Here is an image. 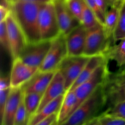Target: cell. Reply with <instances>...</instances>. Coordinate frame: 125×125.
Returning <instances> with one entry per match:
<instances>
[{
	"label": "cell",
	"instance_id": "e575fe53",
	"mask_svg": "<svg viewBox=\"0 0 125 125\" xmlns=\"http://www.w3.org/2000/svg\"><path fill=\"white\" fill-rule=\"evenodd\" d=\"M57 115H58V113L52 114L50 117H48L46 119L41 121L35 125H51L54 122L57 120Z\"/></svg>",
	"mask_w": 125,
	"mask_h": 125
},
{
	"label": "cell",
	"instance_id": "7c38bea8",
	"mask_svg": "<svg viewBox=\"0 0 125 125\" xmlns=\"http://www.w3.org/2000/svg\"><path fill=\"white\" fill-rule=\"evenodd\" d=\"M59 26L62 34L66 35L81 24L80 21L72 15L65 0H53Z\"/></svg>",
	"mask_w": 125,
	"mask_h": 125
},
{
	"label": "cell",
	"instance_id": "cb8c5ba5",
	"mask_svg": "<svg viewBox=\"0 0 125 125\" xmlns=\"http://www.w3.org/2000/svg\"><path fill=\"white\" fill-rule=\"evenodd\" d=\"M112 39L114 43L125 39V0L121 6L118 23L114 32Z\"/></svg>",
	"mask_w": 125,
	"mask_h": 125
},
{
	"label": "cell",
	"instance_id": "603a6c76",
	"mask_svg": "<svg viewBox=\"0 0 125 125\" xmlns=\"http://www.w3.org/2000/svg\"><path fill=\"white\" fill-rule=\"evenodd\" d=\"M81 24L86 29H91L100 24L95 12L86 4L82 13Z\"/></svg>",
	"mask_w": 125,
	"mask_h": 125
},
{
	"label": "cell",
	"instance_id": "f546056e",
	"mask_svg": "<svg viewBox=\"0 0 125 125\" xmlns=\"http://www.w3.org/2000/svg\"><path fill=\"white\" fill-rule=\"evenodd\" d=\"M84 1H85V4L95 12L100 24L103 26L104 23L105 16L101 12L100 9L97 6L96 2H95V0H84Z\"/></svg>",
	"mask_w": 125,
	"mask_h": 125
},
{
	"label": "cell",
	"instance_id": "4316f807",
	"mask_svg": "<svg viewBox=\"0 0 125 125\" xmlns=\"http://www.w3.org/2000/svg\"><path fill=\"white\" fill-rule=\"evenodd\" d=\"M99 125H125V119L101 114L99 115Z\"/></svg>",
	"mask_w": 125,
	"mask_h": 125
},
{
	"label": "cell",
	"instance_id": "5b68a950",
	"mask_svg": "<svg viewBox=\"0 0 125 125\" xmlns=\"http://www.w3.org/2000/svg\"><path fill=\"white\" fill-rule=\"evenodd\" d=\"M39 26L42 40L51 41L61 34L53 1L42 5Z\"/></svg>",
	"mask_w": 125,
	"mask_h": 125
},
{
	"label": "cell",
	"instance_id": "7402d4cb",
	"mask_svg": "<svg viewBox=\"0 0 125 125\" xmlns=\"http://www.w3.org/2000/svg\"><path fill=\"white\" fill-rule=\"evenodd\" d=\"M43 94L39 93H23V100L25 105L28 120H30L39 109Z\"/></svg>",
	"mask_w": 125,
	"mask_h": 125
},
{
	"label": "cell",
	"instance_id": "e0dca14e",
	"mask_svg": "<svg viewBox=\"0 0 125 125\" xmlns=\"http://www.w3.org/2000/svg\"><path fill=\"white\" fill-rule=\"evenodd\" d=\"M105 62H106V59L104 55H99V56L90 57L85 64L84 68H83L80 75L79 76L70 89L68 90H73L78 85L87 80L92 75L95 71Z\"/></svg>",
	"mask_w": 125,
	"mask_h": 125
},
{
	"label": "cell",
	"instance_id": "8992f818",
	"mask_svg": "<svg viewBox=\"0 0 125 125\" xmlns=\"http://www.w3.org/2000/svg\"><path fill=\"white\" fill-rule=\"evenodd\" d=\"M109 73V71L106 61L95 71L87 80L73 90L76 96V103L73 112L88 98L90 97L100 85L103 84Z\"/></svg>",
	"mask_w": 125,
	"mask_h": 125
},
{
	"label": "cell",
	"instance_id": "44dd1931",
	"mask_svg": "<svg viewBox=\"0 0 125 125\" xmlns=\"http://www.w3.org/2000/svg\"><path fill=\"white\" fill-rule=\"evenodd\" d=\"M122 4H112L109 7L105 15L103 27L107 35L111 39H112L114 32L118 23Z\"/></svg>",
	"mask_w": 125,
	"mask_h": 125
},
{
	"label": "cell",
	"instance_id": "ab89813d",
	"mask_svg": "<svg viewBox=\"0 0 125 125\" xmlns=\"http://www.w3.org/2000/svg\"><path fill=\"white\" fill-rule=\"evenodd\" d=\"M120 71H123V72H125V66L124 67H123V68H122V69L121 70H120Z\"/></svg>",
	"mask_w": 125,
	"mask_h": 125
},
{
	"label": "cell",
	"instance_id": "83f0119b",
	"mask_svg": "<svg viewBox=\"0 0 125 125\" xmlns=\"http://www.w3.org/2000/svg\"><path fill=\"white\" fill-rule=\"evenodd\" d=\"M102 114L125 119V101L117 104Z\"/></svg>",
	"mask_w": 125,
	"mask_h": 125
},
{
	"label": "cell",
	"instance_id": "ba28073f",
	"mask_svg": "<svg viewBox=\"0 0 125 125\" xmlns=\"http://www.w3.org/2000/svg\"><path fill=\"white\" fill-rule=\"evenodd\" d=\"M90 57L85 56H67L58 68L63 76L66 92L70 89L80 75Z\"/></svg>",
	"mask_w": 125,
	"mask_h": 125
},
{
	"label": "cell",
	"instance_id": "9c48e42d",
	"mask_svg": "<svg viewBox=\"0 0 125 125\" xmlns=\"http://www.w3.org/2000/svg\"><path fill=\"white\" fill-rule=\"evenodd\" d=\"M9 42L12 59L18 58L28 45L26 38L10 11L6 20Z\"/></svg>",
	"mask_w": 125,
	"mask_h": 125
},
{
	"label": "cell",
	"instance_id": "52a82bcc",
	"mask_svg": "<svg viewBox=\"0 0 125 125\" xmlns=\"http://www.w3.org/2000/svg\"><path fill=\"white\" fill-rule=\"evenodd\" d=\"M67 56L65 35L61 34L51 40V44L43 62L39 68V72H55Z\"/></svg>",
	"mask_w": 125,
	"mask_h": 125
},
{
	"label": "cell",
	"instance_id": "484cf974",
	"mask_svg": "<svg viewBox=\"0 0 125 125\" xmlns=\"http://www.w3.org/2000/svg\"><path fill=\"white\" fill-rule=\"evenodd\" d=\"M29 120L27 117V112L26 110L25 105L23 100V95L21 102L18 106L17 114L15 118L14 125H28Z\"/></svg>",
	"mask_w": 125,
	"mask_h": 125
},
{
	"label": "cell",
	"instance_id": "d590c367",
	"mask_svg": "<svg viewBox=\"0 0 125 125\" xmlns=\"http://www.w3.org/2000/svg\"><path fill=\"white\" fill-rule=\"evenodd\" d=\"M52 1H53V0H9V2L10 4V3H12V2H17V1H28V2H39V3H46V2H51Z\"/></svg>",
	"mask_w": 125,
	"mask_h": 125
},
{
	"label": "cell",
	"instance_id": "4dcf8cb0",
	"mask_svg": "<svg viewBox=\"0 0 125 125\" xmlns=\"http://www.w3.org/2000/svg\"><path fill=\"white\" fill-rule=\"evenodd\" d=\"M11 88L0 90V117H2L5 107L10 92Z\"/></svg>",
	"mask_w": 125,
	"mask_h": 125
},
{
	"label": "cell",
	"instance_id": "9a60e30c",
	"mask_svg": "<svg viewBox=\"0 0 125 125\" xmlns=\"http://www.w3.org/2000/svg\"><path fill=\"white\" fill-rule=\"evenodd\" d=\"M23 95L22 88L11 89L3 115L1 118V125H14L16 114Z\"/></svg>",
	"mask_w": 125,
	"mask_h": 125
},
{
	"label": "cell",
	"instance_id": "f35d334b",
	"mask_svg": "<svg viewBox=\"0 0 125 125\" xmlns=\"http://www.w3.org/2000/svg\"><path fill=\"white\" fill-rule=\"evenodd\" d=\"M51 125H59V123H58V122H57V120H56V122H54V123H52V124Z\"/></svg>",
	"mask_w": 125,
	"mask_h": 125
},
{
	"label": "cell",
	"instance_id": "2e32d148",
	"mask_svg": "<svg viewBox=\"0 0 125 125\" xmlns=\"http://www.w3.org/2000/svg\"><path fill=\"white\" fill-rule=\"evenodd\" d=\"M56 72V71L48 72H38L29 81L22 87L23 93H39L43 94L54 76Z\"/></svg>",
	"mask_w": 125,
	"mask_h": 125
},
{
	"label": "cell",
	"instance_id": "5bb4252c",
	"mask_svg": "<svg viewBox=\"0 0 125 125\" xmlns=\"http://www.w3.org/2000/svg\"><path fill=\"white\" fill-rule=\"evenodd\" d=\"M65 92L64 79L61 72L57 70L52 81L43 94L42 98L37 112L40 111L46 104L57 98L59 96L64 95Z\"/></svg>",
	"mask_w": 125,
	"mask_h": 125
},
{
	"label": "cell",
	"instance_id": "74e56055",
	"mask_svg": "<svg viewBox=\"0 0 125 125\" xmlns=\"http://www.w3.org/2000/svg\"><path fill=\"white\" fill-rule=\"evenodd\" d=\"M113 4H122L125 0H110Z\"/></svg>",
	"mask_w": 125,
	"mask_h": 125
},
{
	"label": "cell",
	"instance_id": "277c9868",
	"mask_svg": "<svg viewBox=\"0 0 125 125\" xmlns=\"http://www.w3.org/2000/svg\"><path fill=\"white\" fill-rule=\"evenodd\" d=\"M112 43L113 39L109 37L102 24L87 29L84 56L90 57L104 55Z\"/></svg>",
	"mask_w": 125,
	"mask_h": 125
},
{
	"label": "cell",
	"instance_id": "d6a6232c",
	"mask_svg": "<svg viewBox=\"0 0 125 125\" xmlns=\"http://www.w3.org/2000/svg\"><path fill=\"white\" fill-rule=\"evenodd\" d=\"M10 76L7 74H1L0 77V90L10 89Z\"/></svg>",
	"mask_w": 125,
	"mask_h": 125
},
{
	"label": "cell",
	"instance_id": "8d00e7d4",
	"mask_svg": "<svg viewBox=\"0 0 125 125\" xmlns=\"http://www.w3.org/2000/svg\"><path fill=\"white\" fill-rule=\"evenodd\" d=\"M84 125H99V116L89 121Z\"/></svg>",
	"mask_w": 125,
	"mask_h": 125
},
{
	"label": "cell",
	"instance_id": "d6986e66",
	"mask_svg": "<svg viewBox=\"0 0 125 125\" xmlns=\"http://www.w3.org/2000/svg\"><path fill=\"white\" fill-rule=\"evenodd\" d=\"M63 96L64 95L59 96L57 98L46 104L40 111L35 114L29 120L28 125H35L52 114L58 113L63 101Z\"/></svg>",
	"mask_w": 125,
	"mask_h": 125
},
{
	"label": "cell",
	"instance_id": "f1b7e54d",
	"mask_svg": "<svg viewBox=\"0 0 125 125\" xmlns=\"http://www.w3.org/2000/svg\"><path fill=\"white\" fill-rule=\"evenodd\" d=\"M0 42L3 48L9 54V55H10V49L6 21L0 22Z\"/></svg>",
	"mask_w": 125,
	"mask_h": 125
},
{
	"label": "cell",
	"instance_id": "3957f363",
	"mask_svg": "<svg viewBox=\"0 0 125 125\" xmlns=\"http://www.w3.org/2000/svg\"><path fill=\"white\" fill-rule=\"evenodd\" d=\"M103 90L105 100L104 112L125 101V72H109L103 84Z\"/></svg>",
	"mask_w": 125,
	"mask_h": 125
},
{
	"label": "cell",
	"instance_id": "4fadbf2b",
	"mask_svg": "<svg viewBox=\"0 0 125 125\" xmlns=\"http://www.w3.org/2000/svg\"><path fill=\"white\" fill-rule=\"evenodd\" d=\"M87 29L81 24L65 35L67 56H81L85 50Z\"/></svg>",
	"mask_w": 125,
	"mask_h": 125
},
{
	"label": "cell",
	"instance_id": "1f68e13d",
	"mask_svg": "<svg viewBox=\"0 0 125 125\" xmlns=\"http://www.w3.org/2000/svg\"><path fill=\"white\" fill-rule=\"evenodd\" d=\"M95 2L98 8L100 9L101 12L104 15V16L109 7L113 4L110 0H95Z\"/></svg>",
	"mask_w": 125,
	"mask_h": 125
},
{
	"label": "cell",
	"instance_id": "836d02e7",
	"mask_svg": "<svg viewBox=\"0 0 125 125\" xmlns=\"http://www.w3.org/2000/svg\"><path fill=\"white\" fill-rule=\"evenodd\" d=\"M10 13V9L9 7L1 5L0 7V22L6 21L9 14Z\"/></svg>",
	"mask_w": 125,
	"mask_h": 125
},
{
	"label": "cell",
	"instance_id": "d4e9b609",
	"mask_svg": "<svg viewBox=\"0 0 125 125\" xmlns=\"http://www.w3.org/2000/svg\"><path fill=\"white\" fill-rule=\"evenodd\" d=\"M67 7L73 16L80 21L85 6L84 0H65Z\"/></svg>",
	"mask_w": 125,
	"mask_h": 125
},
{
	"label": "cell",
	"instance_id": "6da1fadb",
	"mask_svg": "<svg viewBox=\"0 0 125 125\" xmlns=\"http://www.w3.org/2000/svg\"><path fill=\"white\" fill-rule=\"evenodd\" d=\"M43 3L17 1L10 3V9L23 31L28 43L41 41L39 26V12Z\"/></svg>",
	"mask_w": 125,
	"mask_h": 125
},
{
	"label": "cell",
	"instance_id": "7a4b0ae2",
	"mask_svg": "<svg viewBox=\"0 0 125 125\" xmlns=\"http://www.w3.org/2000/svg\"><path fill=\"white\" fill-rule=\"evenodd\" d=\"M105 100L103 84L61 125H84L104 112Z\"/></svg>",
	"mask_w": 125,
	"mask_h": 125
},
{
	"label": "cell",
	"instance_id": "30bf717a",
	"mask_svg": "<svg viewBox=\"0 0 125 125\" xmlns=\"http://www.w3.org/2000/svg\"><path fill=\"white\" fill-rule=\"evenodd\" d=\"M51 44V41L48 40L28 43L18 58L31 67L39 68L43 62Z\"/></svg>",
	"mask_w": 125,
	"mask_h": 125
},
{
	"label": "cell",
	"instance_id": "8fae6325",
	"mask_svg": "<svg viewBox=\"0 0 125 125\" xmlns=\"http://www.w3.org/2000/svg\"><path fill=\"white\" fill-rule=\"evenodd\" d=\"M39 72V68L24 63L20 58L13 60L10 76L11 89L21 88Z\"/></svg>",
	"mask_w": 125,
	"mask_h": 125
},
{
	"label": "cell",
	"instance_id": "ffe728a7",
	"mask_svg": "<svg viewBox=\"0 0 125 125\" xmlns=\"http://www.w3.org/2000/svg\"><path fill=\"white\" fill-rule=\"evenodd\" d=\"M76 103V96L74 90H68L66 92L57 115V122L59 125L65 122L72 114Z\"/></svg>",
	"mask_w": 125,
	"mask_h": 125
},
{
	"label": "cell",
	"instance_id": "ac0fdd59",
	"mask_svg": "<svg viewBox=\"0 0 125 125\" xmlns=\"http://www.w3.org/2000/svg\"><path fill=\"white\" fill-rule=\"evenodd\" d=\"M104 56L106 62L113 61L115 62L118 68H122L125 66V39L111 45Z\"/></svg>",
	"mask_w": 125,
	"mask_h": 125
}]
</instances>
